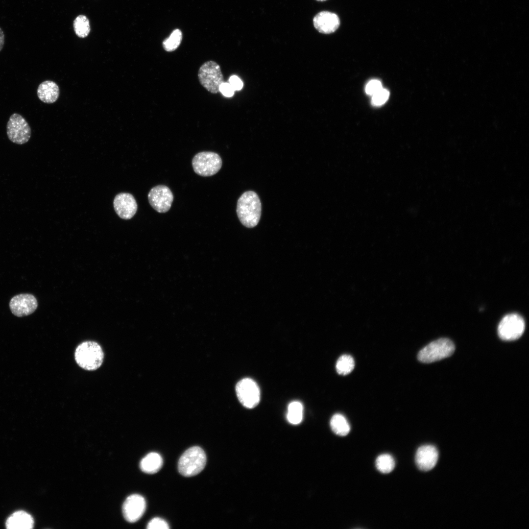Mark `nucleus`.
<instances>
[{
  "label": "nucleus",
  "mask_w": 529,
  "mask_h": 529,
  "mask_svg": "<svg viewBox=\"0 0 529 529\" xmlns=\"http://www.w3.org/2000/svg\"><path fill=\"white\" fill-rule=\"evenodd\" d=\"M38 306L36 298L30 294H21L14 296L9 303L12 313L18 317L32 313Z\"/></svg>",
  "instance_id": "obj_12"
},
{
  "label": "nucleus",
  "mask_w": 529,
  "mask_h": 529,
  "mask_svg": "<svg viewBox=\"0 0 529 529\" xmlns=\"http://www.w3.org/2000/svg\"><path fill=\"white\" fill-rule=\"evenodd\" d=\"M313 25L320 33L331 34L339 27L340 21L337 14L328 11L318 13L313 19Z\"/></svg>",
  "instance_id": "obj_14"
},
{
  "label": "nucleus",
  "mask_w": 529,
  "mask_h": 529,
  "mask_svg": "<svg viewBox=\"0 0 529 529\" xmlns=\"http://www.w3.org/2000/svg\"><path fill=\"white\" fill-rule=\"evenodd\" d=\"M73 28L76 35L79 38H85L89 34L91 28L88 18L83 15L76 17L73 21Z\"/></svg>",
  "instance_id": "obj_20"
},
{
  "label": "nucleus",
  "mask_w": 529,
  "mask_h": 529,
  "mask_svg": "<svg viewBox=\"0 0 529 529\" xmlns=\"http://www.w3.org/2000/svg\"><path fill=\"white\" fill-rule=\"evenodd\" d=\"M354 366L353 358L350 355H343L337 360L336 368L338 374L346 375L353 370Z\"/></svg>",
  "instance_id": "obj_23"
},
{
  "label": "nucleus",
  "mask_w": 529,
  "mask_h": 529,
  "mask_svg": "<svg viewBox=\"0 0 529 529\" xmlns=\"http://www.w3.org/2000/svg\"><path fill=\"white\" fill-rule=\"evenodd\" d=\"M8 139L13 143L22 144L27 143L31 136V128L21 115L14 113L9 118L6 126Z\"/></svg>",
  "instance_id": "obj_8"
},
{
  "label": "nucleus",
  "mask_w": 529,
  "mask_h": 529,
  "mask_svg": "<svg viewBox=\"0 0 529 529\" xmlns=\"http://www.w3.org/2000/svg\"><path fill=\"white\" fill-rule=\"evenodd\" d=\"M198 78L201 85L213 94L219 92V86L224 82L219 65L212 60L204 63L200 66Z\"/></svg>",
  "instance_id": "obj_5"
},
{
  "label": "nucleus",
  "mask_w": 529,
  "mask_h": 529,
  "mask_svg": "<svg viewBox=\"0 0 529 529\" xmlns=\"http://www.w3.org/2000/svg\"><path fill=\"white\" fill-rule=\"evenodd\" d=\"M525 328L523 317L516 313L508 314L500 321L498 333L504 340L511 341L519 338L523 334Z\"/></svg>",
  "instance_id": "obj_7"
},
{
  "label": "nucleus",
  "mask_w": 529,
  "mask_h": 529,
  "mask_svg": "<svg viewBox=\"0 0 529 529\" xmlns=\"http://www.w3.org/2000/svg\"><path fill=\"white\" fill-rule=\"evenodd\" d=\"M229 83L234 91L240 90L243 87L242 81L236 75L231 76L229 79Z\"/></svg>",
  "instance_id": "obj_29"
},
{
  "label": "nucleus",
  "mask_w": 529,
  "mask_h": 529,
  "mask_svg": "<svg viewBox=\"0 0 529 529\" xmlns=\"http://www.w3.org/2000/svg\"><path fill=\"white\" fill-rule=\"evenodd\" d=\"M438 459V452L432 445H424L418 448L415 454V463L417 467L423 471L432 469Z\"/></svg>",
  "instance_id": "obj_15"
},
{
  "label": "nucleus",
  "mask_w": 529,
  "mask_h": 529,
  "mask_svg": "<svg viewBox=\"0 0 529 529\" xmlns=\"http://www.w3.org/2000/svg\"><path fill=\"white\" fill-rule=\"evenodd\" d=\"M389 96V93L388 91L382 88L372 96L371 103L375 106L382 105L387 100Z\"/></svg>",
  "instance_id": "obj_25"
},
{
  "label": "nucleus",
  "mask_w": 529,
  "mask_h": 529,
  "mask_svg": "<svg viewBox=\"0 0 529 529\" xmlns=\"http://www.w3.org/2000/svg\"><path fill=\"white\" fill-rule=\"evenodd\" d=\"M206 463V456L199 446L188 449L180 457L178 463L179 473L185 477H192L199 473Z\"/></svg>",
  "instance_id": "obj_3"
},
{
  "label": "nucleus",
  "mask_w": 529,
  "mask_h": 529,
  "mask_svg": "<svg viewBox=\"0 0 529 529\" xmlns=\"http://www.w3.org/2000/svg\"><path fill=\"white\" fill-rule=\"evenodd\" d=\"M163 463V459L160 454L151 452L143 458L140 467L141 470L145 473L154 474L160 470Z\"/></svg>",
  "instance_id": "obj_18"
},
{
  "label": "nucleus",
  "mask_w": 529,
  "mask_h": 529,
  "mask_svg": "<svg viewBox=\"0 0 529 529\" xmlns=\"http://www.w3.org/2000/svg\"><path fill=\"white\" fill-rule=\"evenodd\" d=\"M455 350V345L450 339L441 338L431 342L421 349L417 358L423 363H431L451 356Z\"/></svg>",
  "instance_id": "obj_4"
},
{
  "label": "nucleus",
  "mask_w": 529,
  "mask_h": 529,
  "mask_svg": "<svg viewBox=\"0 0 529 529\" xmlns=\"http://www.w3.org/2000/svg\"><path fill=\"white\" fill-rule=\"evenodd\" d=\"M395 465L394 458L388 454L380 455L376 460V468L382 473L387 474L391 472L394 468Z\"/></svg>",
  "instance_id": "obj_22"
},
{
  "label": "nucleus",
  "mask_w": 529,
  "mask_h": 529,
  "mask_svg": "<svg viewBox=\"0 0 529 529\" xmlns=\"http://www.w3.org/2000/svg\"><path fill=\"white\" fill-rule=\"evenodd\" d=\"M169 528L168 523L164 519L155 517L151 519L147 525L148 529H168Z\"/></svg>",
  "instance_id": "obj_26"
},
{
  "label": "nucleus",
  "mask_w": 529,
  "mask_h": 529,
  "mask_svg": "<svg viewBox=\"0 0 529 529\" xmlns=\"http://www.w3.org/2000/svg\"><path fill=\"white\" fill-rule=\"evenodd\" d=\"M330 426L332 431L340 436L346 435L350 430V426L346 418L339 413L335 414L332 416Z\"/></svg>",
  "instance_id": "obj_19"
},
{
  "label": "nucleus",
  "mask_w": 529,
  "mask_h": 529,
  "mask_svg": "<svg viewBox=\"0 0 529 529\" xmlns=\"http://www.w3.org/2000/svg\"><path fill=\"white\" fill-rule=\"evenodd\" d=\"M113 205L117 214L123 219L133 217L137 210L136 201L129 193L121 192L117 194L114 198Z\"/></svg>",
  "instance_id": "obj_13"
},
{
  "label": "nucleus",
  "mask_w": 529,
  "mask_h": 529,
  "mask_svg": "<svg viewBox=\"0 0 529 529\" xmlns=\"http://www.w3.org/2000/svg\"><path fill=\"white\" fill-rule=\"evenodd\" d=\"M149 204L158 213H164L170 208L173 195L168 187L158 185L152 188L148 194Z\"/></svg>",
  "instance_id": "obj_10"
},
{
  "label": "nucleus",
  "mask_w": 529,
  "mask_h": 529,
  "mask_svg": "<svg viewBox=\"0 0 529 529\" xmlns=\"http://www.w3.org/2000/svg\"><path fill=\"white\" fill-rule=\"evenodd\" d=\"M303 406L299 401L291 402L288 406L287 419L289 422L294 425L299 424L303 418Z\"/></svg>",
  "instance_id": "obj_21"
},
{
  "label": "nucleus",
  "mask_w": 529,
  "mask_h": 529,
  "mask_svg": "<svg viewBox=\"0 0 529 529\" xmlns=\"http://www.w3.org/2000/svg\"><path fill=\"white\" fill-rule=\"evenodd\" d=\"M182 39V34L180 30L176 29L170 36L165 39L163 42V47L167 51L175 50L180 45Z\"/></svg>",
  "instance_id": "obj_24"
},
{
  "label": "nucleus",
  "mask_w": 529,
  "mask_h": 529,
  "mask_svg": "<svg viewBox=\"0 0 529 529\" xmlns=\"http://www.w3.org/2000/svg\"><path fill=\"white\" fill-rule=\"evenodd\" d=\"M74 358L77 364L81 368L88 371H94L101 366L104 353L98 343L86 341L77 346L74 352Z\"/></svg>",
  "instance_id": "obj_2"
},
{
  "label": "nucleus",
  "mask_w": 529,
  "mask_h": 529,
  "mask_svg": "<svg viewBox=\"0 0 529 529\" xmlns=\"http://www.w3.org/2000/svg\"><path fill=\"white\" fill-rule=\"evenodd\" d=\"M4 44V33L0 27V51L2 49Z\"/></svg>",
  "instance_id": "obj_30"
},
{
  "label": "nucleus",
  "mask_w": 529,
  "mask_h": 529,
  "mask_svg": "<svg viewBox=\"0 0 529 529\" xmlns=\"http://www.w3.org/2000/svg\"><path fill=\"white\" fill-rule=\"evenodd\" d=\"M37 94L38 98L43 102L52 103L55 102L59 95L57 84L53 81L46 80L38 86Z\"/></svg>",
  "instance_id": "obj_17"
},
{
  "label": "nucleus",
  "mask_w": 529,
  "mask_h": 529,
  "mask_svg": "<svg viewBox=\"0 0 529 529\" xmlns=\"http://www.w3.org/2000/svg\"><path fill=\"white\" fill-rule=\"evenodd\" d=\"M34 521L31 515L23 510L14 512L7 519L6 528L8 529H31Z\"/></svg>",
  "instance_id": "obj_16"
},
{
  "label": "nucleus",
  "mask_w": 529,
  "mask_h": 529,
  "mask_svg": "<svg viewBox=\"0 0 529 529\" xmlns=\"http://www.w3.org/2000/svg\"><path fill=\"white\" fill-rule=\"evenodd\" d=\"M234 91L229 83L227 82H223L220 84L219 88V92L226 97L232 96L234 94Z\"/></svg>",
  "instance_id": "obj_28"
},
{
  "label": "nucleus",
  "mask_w": 529,
  "mask_h": 529,
  "mask_svg": "<svg viewBox=\"0 0 529 529\" xmlns=\"http://www.w3.org/2000/svg\"><path fill=\"white\" fill-rule=\"evenodd\" d=\"M316 0L318 1H325L326 0Z\"/></svg>",
  "instance_id": "obj_31"
},
{
  "label": "nucleus",
  "mask_w": 529,
  "mask_h": 529,
  "mask_svg": "<svg viewBox=\"0 0 529 529\" xmlns=\"http://www.w3.org/2000/svg\"><path fill=\"white\" fill-rule=\"evenodd\" d=\"M236 391L240 403L247 408L256 407L260 401V390L257 384L248 378L242 379L236 385Z\"/></svg>",
  "instance_id": "obj_9"
},
{
  "label": "nucleus",
  "mask_w": 529,
  "mask_h": 529,
  "mask_svg": "<svg viewBox=\"0 0 529 529\" xmlns=\"http://www.w3.org/2000/svg\"><path fill=\"white\" fill-rule=\"evenodd\" d=\"M222 163L219 155L211 151L198 153L192 160L194 172L202 176H210L216 174L221 168Z\"/></svg>",
  "instance_id": "obj_6"
},
{
  "label": "nucleus",
  "mask_w": 529,
  "mask_h": 529,
  "mask_svg": "<svg viewBox=\"0 0 529 529\" xmlns=\"http://www.w3.org/2000/svg\"><path fill=\"white\" fill-rule=\"evenodd\" d=\"M146 508L144 498L139 494L128 496L123 503L122 513L124 518L129 522L138 521L144 514Z\"/></svg>",
  "instance_id": "obj_11"
},
{
  "label": "nucleus",
  "mask_w": 529,
  "mask_h": 529,
  "mask_svg": "<svg viewBox=\"0 0 529 529\" xmlns=\"http://www.w3.org/2000/svg\"><path fill=\"white\" fill-rule=\"evenodd\" d=\"M383 88L381 82L378 80H372L366 86L365 92L369 95H373Z\"/></svg>",
  "instance_id": "obj_27"
},
{
  "label": "nucleus",
  "mask_w": 529,
  "mask_h": 529,
  "mask_svg": "<svg viewBox=\"0 0 529 529\" xmlns=\"http://www.w3.org/2000/svg\"><path fill=\"white\" fill-rule=\"evenodd\" d=\"M261 202L258 194L253 191L244 192L239 198L237 205L238 218L244 226H256L260 219Z\"/></svg>",
  "instance_id": "obj_1"
}]
</instances>
